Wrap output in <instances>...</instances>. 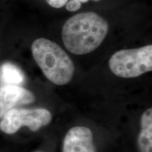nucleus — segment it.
Listing matches in <instances>:
<instances>
[{
  "label": "nucleus",
  "mask_w": 152,
  "mask_h": 152,
  "mask_svg": "<svg viewBox=\"0 0 152 152\" xmlns=\"http://www.w3.org/2000/svg\"><path fill=\"white\" fill-rule=\"evenodd\" d=\"M109 26L103 17L90 11L68 18L62 28V40L72 54L84 55L97 49L103 42Z\"/></svg>",
  "instance_id": "1"
},
{
  "label": "nucleus",
  "mask_w": 152,
  "mask_h": 152,
  "mask_svg": "<svg viewBox=\"0 0 152 152\" xmlns=\"http://www.w3.org/2000/svg\"><path fill=\"white\" fill-rule=\"evenodd\" d=\"M33 58L44 75L56 85L70 83L75 73V65L65 51L46 38H38L32 44Z\"/></svg>",
  "instance_id": "2"
},
{
  "label": "nucleus",
  "mask_w": 152,
  "mask_h": 152,
  "mask_svg": "<svg viewBox=\"0 0 152 152\" xmlns=\"http://www.w3.org/2000/svg\"><path fill=\"white\" fill-rule=\"evenodd\" d=\"M111 71L123 78H134L152 71V45L136 49H121L109 61Z\"/></svg>",
  "instance_id": "3"
},
{
  "label": "nucleus",
  "mask_w": 152,
  "mask_h": 152,
  "mask_svg": "<svg viewBox=\"0 0 152 152\" xmlns=\"http://www.w3.org/2000/svg\"><path fill=\"white\" fill-rule=\"evenodd\" d=\"M52 114L46 109L14 108L2 117L0 130L7 134H13L22 127H28L33 132L39 130L52 122Z\"/></svg>",
  "instance_id": "4"
},
{
  "label": "nucleus",
  "mask_w": 152,
  "mask_h": 152,
  "mask_svg": "<svg viewBox=\"0 0 152 152\" xmlns=\"http://www.w3.org/2000/svg\"><path fill=\"white\" fill-rule=\"evenodd\" d=\"M34 94L18 85L0 86V118L16 106L28 105L35 102Z\"/></svg>",
  "instance_id": "5"
},
{
  "label": "nucleus",
  "mask_w": 152,
  "mask_h": 152,
  "mask_svg": "<svg viewBox=\"0 0 152 152\" xmlns=\"http://www.w3.org/2000/svg\"><path fill=\"white\" fill-rule=\"evenodd\" d=\"M63 152H96L92 132L84 126H75L66 133Z\"/></svg>",
  "instance_id": "6"
},
{
  "label": "nucleus",
  "mask_w": 152,
  "mask_h": 152,
  "mask_svg": "<svg viewBox=\"0 0 152 152\" xmlns=\"http://www.w3.org/2000/svg\"><path fill=\"white\" fill-rule=\"evenodd\" d=\"M141 130L137 138L140 152H152V109L149 108L141 116Z\"/></svg>",
  "instance_id": "7"
},
{
  "label": "nucleus",
  "mask_w": 152,
  "mask_h": 152,
  "mask_svg": "<svg viewBox=\"0 0 152 152\" xmlns=\"http://www.w3.org/2000/svg\"><path fill=\"white\" fill-rule=\"evenodd\" d=\"M25 81L23 72L20 68L10 62L0 66V82L3 85H18Z\"/></svg>",
  "instance_id": "8"
},
{
  "label": "nucleus",
  "mask_w": 152,
  "mask_h": 152,
  "mask_svg": "<svg viewBox=\"0 0 152 152\" xmlns=\"http://www.w3.org/2000/svg\"><path fill=\"white\" fill-rule=\"evenodd\" d=\"M81 2L79 0H70L66 4V8L69 11H75L81 8Z\"/></svg>",
  "instance_id": "9"
},
{
  "label": "nucleus",
  "mask_w": 152,
  "mask_h": 152,
  "mask_svg": "<svg viewBox=\"0 0 152 152\" xmlns=\"http://www.w3.org/2000/svg\"><path fill=\"white\" fill-rule=\"evenodd\" d=\"M68 0H47V3L52 7L55 9H59L66 5Z\"/></svg>",
  "instance_id": "10"
},
{
  "label": "nucleus",
  "mask_w": 152,
  "mask_h": 152,
  "mask_svg": "<svg viewBox=\"0 0 152 152\" xmlns=\"http://www.w3.org/2000/svg\"><path fill=\"white\" fill-rule=\"evenodd\" d=\"M79 1H80L81 3H85L87 2V1H88L89 0H79Z\"/></svg>",
  "instance_id": "11"
},
{
  "label": "nucleus",
  "mask_w": 152,
  "mask_h": 152,
  "mask_svg": "<svg viewBox=\"0 0 152 152\" xmlns=\"http://www.w3.org/2000/svg\"><path fill=\"white\" fill-rule=\"evenodd\" d=\"M94 1H99V0H94Z\"/></svg>",
  "instance_id": "12"
},
{
  "label": "nucleus",
  "mask_w": 152,
  "mask_h": 152,
  "mask_svg": "<svg viewBox=\"0 0 152 152\" xmlns=\"http://www.w3.org/2000/svg\"><path fill=\"white\" fill-rule=\"evenodd\" d=\"M35 152H42V151H35Z\"/></svg>",
  "instance_id": "13"
}]
</instances>
